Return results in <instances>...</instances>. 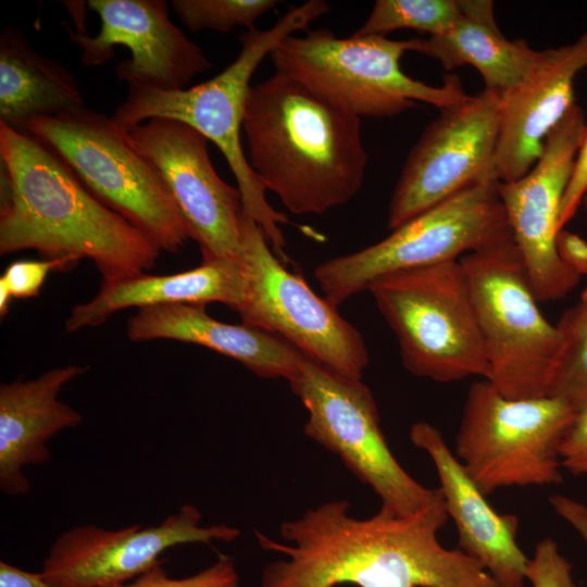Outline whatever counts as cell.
I'll return each mask as SVG.
<instances>
[{
  "label": "cell",
  "instance_id": "1",
  "mask_svg": "<svg viewBox=\"0 0 587 587\" xmlns=\"http://www.w3.org/2000/svg\"><path fill=\"white\" fill-rule=\"evenodd\" d=\"M349 507L328 501L283 522L279 534L290 545L255 530L262 549L286 555L264 567L260 587H499L461 549L439 542L445 501L410 516L380 508L363 520Z\"/></svg>",
  "mask_w": 587,
  "mask_h": 587
},
{
  "label": "cell",
  "instance_id": "2",
  "mask_svg": "<svg viewBox=\"0 0 587 587\" xmlns=\"http://www.w3.org/2000/svg\"><path fill=\"white\" fill-rule=\"evenodd\" d=\"M0 254L88 259L102 283L154 267L161 250L95 198L63 159L28 133L0 123Z\"/></svg>",
  "mask_w": 587,
  "mask_h": 587
},
{
  "label": "cell",
  "instance_id": "3",
  "mask_svg": "<svg viewBox=\"0 0 587 587\" xmlns=\"http://www.w3.org/2000/svg\"><path fill=\"white\" fill-rule=\"evenodd\" d=\"M242 129L252 171L291 213L323 214L361 190V118L298 82L275 72L251 85Z\"/></svg>",
  "mask_w": 587,
  "mask_h": 587
},
{
  "label": "cell",
  "instance_id": "4",
  "mask_svg": "<svg viewBox=\"0 0 587 587\" xmlns=\"http://www.w3.org/2000/svg\"><path fill=\"white\" fill-rule=\"evenodd\" d=\"M329 11V4L324 0L290 5L272 27H254L242 33L239 36L238 55L213 78L179 90L127 85V98L111 115L128 133L155 117L179 121L215 143L236 178L245 213L262 228L275 255L285 261L286 241L279 225L288 224L289 220L266 200V189L252 171L242 149L240 132L250 82L263 59L286 37L308 30L314 20Z\"/></svg>",
  "mask_w": 587,
  "mask_h": 587
},
{
  "label": "cell",
  "instance_id": "5",
  "mask_svg": "<svg viewBox=\"0 0 587 587\" xmlns=\"http://www.w3.org/2000/svg\"><path fill=\"white\" fill-rule=\"evenodd\" d=\"M414 46L415 38H338L330 29L316 28L286 37L270 58L276 73L360 118L395 117L413 108L415 101L441 110L471 98L455 75L446 76L441 86L408 76L400 60Z\"/></svg>",
  "mask_w": 587,
  "mask_h": 587
},
{
  "label": "cell",
  "instance_id": "6",
  "mask_svg": "<svg viewBox=\"0 0 587 587\" xmlns=\"http://www.w3.org/2000/svg\"><path fill=\"white\" fill-rule=\"evenodd\" d=\"M26 133L55 151L95 198L161 251L176 253L191 239L159 171L111 116L82 107L34 118Z\"/></svg>",
  "mask_w": 587,
  "mask_h": 587
},
{
  "label": "cell",
  "instance_id": "7",
  "mask_svg": "<svg viewBox=\"0 0 587 587\" xmlns=\"http://www.w3.org/2000/svg\"><path fill=\"white\" fill-rule=\"evenodd\" d=\"M369 291L396 335L410 373L438 383L488 379L489 364L460 260L384 276Z\"/></svg>",
  "mask_w": 587,
  "mask_h": 587
},
{
  "label": "cell",
  "instance_id": "8",
  "mask_svg": "<svg viewBox=\"0 0 587 587\" xmlns=\"http://www.w3.org/2000/svg\"><path fill=\"white\" fill-rule=\"evenodd\" d=\"M499 183L497 176H490L429 208L380 241L319 264L313 274L324 298L338 307L384 276L514 242Z\"/></svg>",
  "mask_w": 587,
  "mask_h": 587
},
{
  "label": "cell",
  "instance_id": "9",
  "mask_svg": "<svg viewBox=\"0 0 587 587\" xmlns=\"http://www.w3.org/2000/svg\"><path fill=\"white\" fill-rule=\"evenodd\" d=\"M576 414L554 397L508 398L482 378L467 390L454 454L485 496L560 484V447Z\"/></svg>",
  "mask_w": 587,
  "mask_h": 587
},
{
  "label": "cell",
  "instance_id": "10",
  "mask_svg": "<svg viewBox=\"0 0 587 587\" xmlns=\"http://www.w3.org/2000/svg\"><path fill=\"white\" fill-rule=\"evenodd\" d=\"M489 364L488 382L511 399L548 396L560 335L541 313L514 242L460 259Z\"/></svg>",
  "mask_w": 587,
  "mask_h": 587
},
{
  "label": "cell",
  "instance_id": "11",
  "mask_svg": "<svg viewBox=\"0 0 587 587\" xmlns=\"http://www.w3.org/2000/svg\"><path fill=\"white\" fill-rule=\"evenodd\" d=\"M288 383L308 411L304 434L371 487L380 508L410 516L445 501L439 488L416 482L394 457L375 398L362 379L345 378L304 355Z\"/></svg>",
  "mask_w": 587,
  "mask_h": 587
},
{
  "label": "cell",
  "instance_id": "12",
  "mask_svg": "<svg viewBox=\"0 0 587 587\" xmlns=\"http://www.w3.org/2000/svg\"><path fill=\"white\" fill-rule=\"evenodd\" d=\"M262 228L243 211L240 261L246 297L242 323L272 333L330 372L361 380L370 363L361 333L302 276L286 270Z\"/></svg>",
  "mask_w": 587,
  "mask_h": 587
},
{
  "label": "cell",
  "instance_id": "13",
  "mask_svg": "<svg viewBox=\"0 0 587 587\" xmlns=\"http://www.w3.org/2000/svg\"><path fill=\"white\" fill-rule=\"evenodd\" d=\"M500 125L501 93L490 89L441 109L405 159L389 201L388 228L394 230L447 198L497 176Z\"/></svg>",
  "mask_w": 587,
  "mask_h": 587
},
{
  "label": "cell",
  "instance_id": "14",
  "mask_svg": "<svg viewBox=\"0 0 587 587\" xmlns=\"http://www.w3.org/2000/svg\"><path fill=\"white\" fill-rule=\"evenodd\" d=\"M586 132L584 111L573 103L546 137L534 166L521 178L499 183L514 243L538 302L561 300L579 282L560 259L555 239L562 201Z\"/></svg>",
  "mask_w": 587,
  "mask_h": 587
},
{
  "label": "cell",
  "instance_id": "15",
  "mask_svg": "<svg viewBox=\"0 0 587 587\" xmlns=\"http://www.w3.org/2000/svg\"><path fill=\"white\" fill-rule=\"evenodd\" d=\"M129 137L159 171L203 260H240L241 193L216 173L209 140L189 125L164 117L143 122Z\"/></svg>",
  "mask_w": 587,
  "mask_h": 587
},
{
  "label": "cell",
  "instance_id": "16",
  "mask_svg": "<svg viewBox=\"0 0 587 587\" xmlns=\"http://www.w3.org/2000/svg\"><path fill=\"white\" fill-rule=\"evenodd\" d=\"M201 519L198 508L184 504L157 526H75L51 545L41 574L55 587H109L140 576L175 546L229 542L240 536L238 528L225 524L201 526Z\"/></svg>",
  "mask_w": 587,
  "mask_h": 587
},
{
  "label": "cell",
  "instance_id": "17",
  "mask_svg": "<svg viewBox=\"0 0 587 587\" xmlns=\"http://www.w3.org/2000/svg\"><path fill=\"white\" fill-rule=\"evenodd\" d=\"M87 7L100 18L96 36L78 34L61 21L87 66L103 65L113 58L114 46H124L132 58L116 66V76L127 85L162 90L184 89L212 67L201 48L170 20L164 0H89Z\"/></svg>",
  "mask_w": 587,
  "mask_h": 587
},
{
  "label": "cell",
  "instance_id": "18",
  "mask_svg": "<svg viewBox=\"0 0 587 587\" xmlns=\"http://www.w3.org/2000/svg\"><path fill=\"white\" fill-rule=\"evenodd\" d=\"M587 66V30L573 43L537 51L521 79L501 93L495 155L500 182L524 176L539 159L549 133L574 101V79Z\"/></svg>",
  "mask_w": 587,
  "mask_h": 587
},
{
  "label": "cell",
  "instance_id": "19",
  "mask_svg": "<svg viewBox=\"0 0 587 587\" xmlns=\"http://www.w3.org/2000/svg\"><path fill=\"white\" fill-rule=\"evenodd\" d=\"M411 442L435 465L448 516L459 547L478 562L499 587H524L528 558L516 541L519 519L497 512L472 480L442 434L427 422L410 428Z\"/></svg>",
  "mask_w": 587,
  "mask_h": 587
},
{
  "label": "cell",
  "instance_id": "20",
  "mask_svg": "<svg viewBox=\"0 0 587 587\" xmlns=\"http://www.w3.org/2000/svg\"><path fill=\"white\" fill-rule=\"evenodd\" d=\"M87 370L85 365L67 364L33 379L1 384L0 489L7 496L28 494L30 483L24 467L48 462V441L82 423L80 413L61 401L59 395Z\"/></svg>",
  "mask_w": 587,
  "mask_h": 587
},
{
  "label": "cell",
  "instance_id": "21",
  "mask_svg": "<svg viewBox=\"0 0 587 587\" xmlns=\"http://www.w3.org/2000/svg\"><path fill=\"white\" fill-rule=\"evenodd\" d=\"M126 335L133 341L170 339L209 348L233 358L260 377L286 378L304 357L285 339L242 324L215 320L205 305L165 304L138 309L129 317Z\"/></svg>",
  "mask_w": 587,
  "mask_h": 587
},
{
  "label": "cell",
  "instance_id": "22",
  "mask_svg": "<svg viewBox=\"0 0 587 587\" xmlns=\"http://www.w3.org/2000/svg\"><path fill=\"white\" fill-rule=\"evenodd\" d=\"M246 297V275L240 260H202L195 268L166 275L141 273L102 283L90 300L78 303L65 320V332L102 325L114 313L128 308L218 302L233 311Z\"/></svg>",
  "mask_w": 587,
  "mask_h": 587
},
{
  "label": "cell",
  "instance_id": "23",
  "mask_svg": "<svg viewBox=\"0 0 587 587\" xmlns=\"http://www.w3.org/2000/svg\"><path fill=\"white\" fill-rule=\"evenodd\" d=\"M458 2V21L440 35L415 38L413 52L439 61L446 70L471 65L482 75L486 89L504 92L521 79L537 50L524 39L512 41L501 34L492 1Z\"/></svg>",
  "mask_w": 587,
  "mask_h": 587
},
{
  "label": "cell",
  "instance_id": "24",
  "mask_svg": "<svg viewBox=\"0 0 587 587\" xmlns=\"http://www.w3.org/2000/svg\"><path fill=\"white\" fill-rule=\"evenodd\" d=\"M85 107L73 74L10 26L0 34V123L26 133L37 117Z\"/></svg>",
  "mask_w": 587,
  "mask_h": 587
},
{
  "label": "cell",
  "instance_id": "25",
  "mask_svg": "<svg viewBox=\"0 0 587 587\" xmlns=\"http://www.w3.org/2000/svg\"><path fill=\"white\" fill-rule=\"evenodd\" d=\"M557 328L561 344L548 396L578 413L587 408V283Z\"/></svg>",
  "mask_w": 587,
  "mask_h": 587
},
{
  "label": "cell",
  "instance_id": "26",
  "mask_svg": "<svg viewBox=\"0 0 587 587\" xmlns=\"http://www.w3.org/2000/svg\"><path fill=\"white\" fill-rule=\"evenodd\" d=\"M461 16L454 0H377L355 36L383 35L409 28L429 36L447 32Z\"/></svg>",
  "mask_w": 587,
  "mask_h": 587
},
{
  "label": "cell",
  "instance_id": "27",
  "mask_svg": "<svg viewBox=\"0 0 587 587\" xmlns=\"http://www.w3.org/2000/svg\"><path fill=\"white\" fill-rule=\"evenodd\" d=\"M276 0H174L172 8L192 33L203 29L228 33L254 28V22L273 10Z\"/></svg>",
  "mask_w": 587,
  "mask_h": 587
},
{
  "label": "cell",
  "instance_id": "28",
  "mask_svg": "<svg viewBox=\"0 0 587 587\" xmlns=\"http://www.w3.org/2000/svg\"><path fill=\"white\" fill-rule=\"evenodd\" d=\"M159 563L140 576L109 587H239V576L232 558L220 555L209 567L184 578H173Z\"/></svg>",
  "mask_w": 587,
  "mask_h": 587
},
{
  "label": "cell",
  "instance_id": "29",
  "mask_svg": "<svg viewBox=\"0 0 587 587\" xmlns=\"http://www.w3.org/2000/svg\"><path fill=\"white\" fill-rule=\"evenodd\" d=\"M526 580L533 587H577L571 563L550 537L541 539L528 558Z\"/></svg>",
  "mask_w": 587,
  "mask_h": 587
},
{
  "label": "cell",
  "instance_id": "30",
  "mask_svg": "<svg viewBox=\"0 0 587 587\" xmlns=\"http://www.w3.org/2000/svg\"><path fill=\"white\" fill-rule=\"evenodd\" d=\"M78 263L72 259H45L40 261H15L1 275L13 298L38 297L46 277L52 271H67Z\"/></svg>",
  "mask_w": 587,
  "mask_h": 587
},
{
  "label": "cell",
  "instance_id": "31",
  "mask_svg": "<svg viewBox=\"0 0 587 587\" xmlns=\"http://www.w3.org/2000/svg\"><path fill=\"white\" fill-rule=\"evenodd\" d=\"M562 466L573 475H587V408L578 412L560 447Z\"/></svg>",
  "mask_w": 587,
  "mask_h": 587
},
{
  "label": "cell",
  "instance_id": "32",
  "mask_svg": "<svg viewBox=\"0 0 587 587\" xmlns=\"http://www.w3.org/2000/svg\"><path fill=\"white\" fill-rule=\"evenodd\" d=\"M587 188V132L578 150L573 173L566 188L559 217L560 230L575 215Z\"/></svg>",
  "mask_w": 587,
  "mask_h": 587
},
{
  "label": "cell",
  "instance_id": "33",
  "mask_svg": "<svg viewBox=\"0 0 587 587\" xmlns=\"http://www.w3.org/2000/svg\"><path fill=\"white\" fill-rule=\"evenodd\" d=\"M555 245L562 262L579 277L587 276V241L563 228L557 235Z\"/></svg>",
  "mask_w": 587,
  "mask_h": 587
},
{
  "label": "cell",
  "instance_id": "34",
  "mask_svg": "<svg viewBox=\"0 0 587 587\" xmlns=\"http://www.w3.org/2000/svg\"><path fill=\"white\" fill-rule=\"evenodd\" d=\"M553 511L569 523L587 547V505L565 495L549 497Z\"/></svg>",
  "mask_w": 587,
  "mask_h": 587
},
{
  "label": "cell",
  "instance_id": "35",
  "mask_svg": "<svg viewBox=\"0 0 587 587\" xmlns=\"http://www.w3.org/2000/svg\"><path fill=\"white\" fill-rule=\"evenodd\" d=\"M0 587H55L41 574L21 570L8 562H0Z\"/></svg>",
  "mask_w": 587,
  "mask_h": 587
},
{
  "label": "cell",
  "instance_id": "36",
  "mask_svg": "<svg viewBox=\"0 0 587 587\" xmlns=\"http://www.w3.org/2000/svg\"><path fill=\"white\" fill-rule=\"evenodd\" d=\"M12 295L8 288V286L0 280V316L3 317L7 315L10 309V303L12 299Z\"/></svg>",
  "mask_w": 587,
  "mask_h": 587
},
{
  "label": "cell",
  "instance_id": "37",
  "mask_svg": "<svg viewBox=\"0 0 587 587\" xmlns=\"http://www.w3.org/2000/svg\"><path fill=\"white\" fill-rule=\"evenodd\" d=\"M580 204H583L584 207V211H585V220H586V224H587V188L585 190V193L583 196V199H582V202Z\"/></svg>",
  "mask_w": 587,
  "mask_h": 587
}]
</instances>
